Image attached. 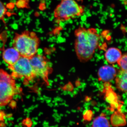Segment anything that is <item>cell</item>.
<instances>
[{
  "mask_svg": "<svg viewBox=\"0 0 127 127\" xmlns=\"http://www.w3.org/2000/svg\"><path fill=\"white\" fill-rule=\"evenodd\" d=\"M117 70L110 65H105L100 67L98 71V81L103 82H109L116 77Z\"/></svg>",
  "mask_w": 127,
  "mask_h": 127,
  "instance_id": "ba28073f",
  "label": "cell"
},
{
  "mask_svg": "<svg viewBox=\"0 0 127 127\" xmlns=\"http://www.w3.org/2000/svg\"><path fill=\"white\" fill-rule=\"evenodd\" d=\"M74 48L78 59L82 63L89 61L98 47L100 40L96 29L79 26L74 32Z\"/></svg>",
  "mask_w": 127,
  "mask_h": 127,
  "instance_id": "6da1fadb",
  "label": "cell"
},
{
  "mask_svg": "<svg viewBox=\"0 0 127 127\" xmlns=\"http://www.w3.org/2000/svg\"><path fill=\"white\" fill-rule=\"evenodd\" d=\"M40 40L34 32L25 31L16 33L12 42V46L21 56L30 59L37 54Z\"/></svg>",
  "mask_w": 127,
  "mask_h": 127,
  "instance_id": "7a4b0ae2",
  "label": "cell"
},
{
  "mask_svg": "<svg viewBox=\"0 0 127 127\" xmlns=\"http://www.w3.org/2000/svg\"><path fill=\"white\" fill-rule=\"evenodd\" d=\"M103 93L105 100L110 105L111 111H121L123 103L120 100L118 95L112 87L110 83H104Z\"/></svg>",
  "mask_w": 127,
  "mask_h": 127,
  "instance_id": "52a82bcc",
  "label": "cell"
},
{
  "mask_svg": "<svg viewBox=\"0 0 127 127\" xmlns=\"http://www.w3.org/2000/svg\"><path fill=\"white\" fill-rule=\"evenodd\" d=\"M119 0L122 2V4L124 6H126L127 5V0Z\"/></svg>",
  "mask_w": 127,
  "mask_h": 127,
  "instance_id": "2e32d148",
  "label": "cell"
},
{
  "mask_svg": "<svg viewBox=\"0 0 127 127\" xmlns=\"http://www.w3.org/2000/svg\"><path fill=\"white\" fill-rule=\"evenodd\" d=\"M85 7L75 0H61L54 11L57 23L67 21L83 15Z\"/></svg>",
  "mask_w": 127,
  "mask_h": 127,
  "instance_id": "3957f363",
  "label": "cell"
},
{
  "mask_svg": "<svg viewBox=\"0 0 127 127\" xmlns=\"http://www.w3.org/2000/svg\"><path fill=\"white\" fill-rule=\"evenodd\" d=\"M127 71L120 70L117 73L115 77L116 87L119 91L127 93Z\"/></svg>",
  "mask_w": 127,
  "mask_h": 127,
  "instance_id": "30bf717a",
  "label": "cell"
},
{
  "mask_svg": "<svg viewBox=\"0 0 127 127\" xmlns=\"http://www.w3.org/2000/svg\"><path fill=\"white\" fill-rule=\"evenodd\" d=\"M30 63L36 77H40L47 86L49 77L53 69L48 59L43 55L36 54L30 59Z\"/></svg>",
  "mask_w": 127,
  "mask_h": 127,
  "instance_id": "8992f818",
  "label": "cell"
},
{
  "mask_svg": "<svg viewBox=\"0 0 127 127\" xmlns=\"http://www.w3.org/2000/svg\"><path fill=\"white\" fill-rule=\"evenodd\" d=\"M21 57L18 51L13 47L8 48L2 52V59L8 65V67L13 65Z\"/></svg>",
  "mask_w": 127,
  "mask_h": 127,
  "instance_id": "9c48e42d",
  "label": "cell"
},
{
  "mask_svg": "<svg viewBox=\"0 0 127 127\" xmlns=\"http://www.w3.org/2000/svg\"><path fill=\"white\" fill-rule=\"evenodd\" d=\"M121 50L117 48L112 47L108 48L104 53V57L107 62L110 64L117 62L122 56Z\"/></svg>",
  "mask_w": 127,
  "mask_h": 127,
  "instance_id": "8fae6325",
  "label": "cell"
},
{
  "mask_svg": "<svg viewBox=\"0 0 127 127\" xmlns=\"http://www.w3.org/2000/svg\"><path fill=\"white\" fill-rule=\"evenodd\" d=\"M127 53L122 55V56L117 62L118 65L121 69L123 70L127 71Z\"/></svg>",
  "mask_w": 127,
  "mask_h": 127,
  "instance_id": "5bb4252c",
  "label": "cell"
},
{
  "mask_svg": "<svg viewBox=\"0 0 127 127\" xmlns=\"http://www.w3.org/2000/svg\"><path fill=\"white\" fill-rule=\"evenodd\" d=\"M15 78L2 69H0V107L9 104L15 95L21 92Z\"/></svg>",
  "mask_w": 127,
  "mask_h": 127,
  "instance_id": "277c9868",
  "label": "cell"
},
{
  "mask_svg": "<svg viewBox=\"0 0 127 127\" xmlns=\"http://www.w3.org/2000/svg\"><path fill=\"white\" fill-rule=\"evenodd\" d=\"M11 71V75L14 78L23 79V83L28 85L36 78L31 65L30 59L21 56L15 64L8 67Z\"/></svg>",
  "mask_w": 127,
  "mask_h": 127,
  "instance_id": "5b68a950",
  "label": "cell"
},
{
  "mask_svg": "<svg viewBox=\"0 0 127 127\" xmlns=\"http://www.w3.org/2000/svg\"><path fill=\"white\" fill-rule=\"evenodd\" d=\"M110 122L114 127L125 126L127 124L126 116L121 111L116 110L111 115Z\"/></svg>",
  "mask_w": 127,
  "mask_h": 127,
  "instance_id": "7c38bea8",
  "label": "cell"
},
{
  "mask_svg": "<svg viewBox=\"0 0 127 127\" xmlns=\"http://www.w3.org/2000/svg\"><path fill=\"white\" fill-rule=\"evenodd\" d=\"M7 13V9L5 5L0 0V21L5 22V17Z\"/></svg>",
  "mask_w": 127,
  "mask_h": 127,
  "instance_id": "9a60e30c",
  "label": "cell"
},
{
  "mask_svg": "<svg viewBox=\"0 0 127 127\" xmlns=\"http://www.w3.org/2000/svg\"><path fill=\"white\" fill-rule=\"evenodd\" d=\"M92 127H111V125L104 114L102 113L94 120Z\"/></svg>",
  "mask_w": 127,
  "mask_h": 127,
  "instance_id": "4fadbf2b",
  "label": "cell"
}]
</instances>
